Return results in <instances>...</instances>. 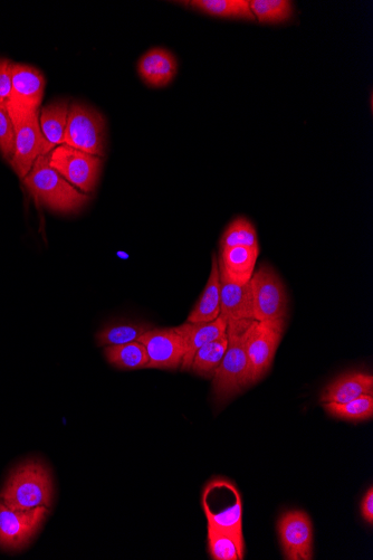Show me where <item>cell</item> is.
Wrapping results in <instances>:
<instances>
[{"mask_svg":"<svg viewBox=\"0 0 373 560\" xmlns=\"http://www.w3.org/2000/svg\"><path fill=\"white\" fill-rule=\"evenodd\" d=\"M105 140H107V123L101 113L85 104L72 103L64 145L103 158Z\"/></svg>","mask_w":373,"mask_h":560,"instance_id":"5","label":"cell"},{"mask_svg":"<svg viewBox=\"0 0 373 560\" xmlns=\"http://www.w3.org/2000/svg\"><path fill=\"white\" fill-rule=\"evenodd\" d=\"M53 500V480L46 465L38 460L25 461L8 477L0 492V501L16 510L50 508Z\"/></svg>","mask_w":373,"mask_h":560,"instance_id":"2","label":"cell"},{"mask_svg":"<svg viewBox=\"0 0 373 560\" xmlns=\"http://www.w3.org/2000/svg\"><path fill=\"white\" fill-rule=\"evenodd\" d=\"M324 411L334 419L352 423L369 421L373 417V395H363L348 403H324Z\"/></svg>","mask_w":373,"mask_h":560,"instance_id":"25","label":"cell"},{"mask_svg":"<svg viewBox=\"0 0 373 560\" xmlns=\"http://www.w3.org/2000/svg\"><path fill=\"white\" fill-rule=\"evenodd\" d=\"M15 129L7 104L0 103V154L11 161L14 154Z\"/></svg>","mask_w":373,"mask_h":560,"instance_id":"29","label":"cell"},{"mask_svg":"<svg viewBox=\"0 0 373 560\" xmlns=\"http://www.w3.org/2000/svg\"><path fill=\"white\" fill-rule=\"evenodd\" d=\"M276 528L286 560L313 559V522L305 511L290 510L284 512L277 521Z\"/></svg>","mask_w":373,"mask_h":560,"instance_id":"12","label":"cell"},{"mask_svg":"<svg viewBox=\"0 0 373 560\" xmlns=\"http://www.w3.org/2000/svg\"><path fill=\"white\" fill-rule=\"evenodd\" d=\"M202 502L208 524L231 534L245 547L243 499L235 484L226 478L213 479L204 489Z\"/></svg>","mask_w":373,"mask_h":560,"instance_id":"4","label":"cell"},{"mask_svg":"<svg viewBox=\"0 0 373 560\" xmlns=\"http://www.w3.org/2000/svg\"><path fill=\"white\" fill-rule=\"evenodd\" d=\"M208 552L215 560H243L245 547L231 534L208 524Z\"/></svg>","mask_w":373,"mask_h":560,"instance_id":"26","label":"cell"},{"mask_svg":"<svg viewBox=\"0 0 373 560\" xmlns=\"http://www.w3.org/2000/svg\"><path fill=\"white\" fill-rule=\"evenodd\" d=\"M253 320L228 321V347L213 377V395L217 404H226L253 385L246 341Z\"/></svg>","mask_w":373,"mask_h":560,"instance_id":"1","label":"cell"},{"mask_svg":"<svg viewBox=\"0 0 373 560\" xmlns=\"http://www.w3.org/2000/svg\"><path fill=\"white\" fill-rule=\"evenodd\" d=\"M180 4L213 17L255 21L248 0H190V2H180Z\"/></svg>","mask_w":373,"mask_h":560,"instance_id":"20","label":"cell"},{"mask_svg":"<svg viewBox=\"0 0 373 560\" xmlns=\"http://www.w3.org/2000/svg\"><path fill=\"white\" fill-rule=\"evenodd\" d=\"M52 168L79 191L91 193L97 186L102 158L84 153L68 145H60L49 155Z\"/></svg>","mask_w":373,"mask_h":560,"instance_id":"9","label":"cell"},{"mask_svg":"<svg viewBox=\"0 0 373 560\" xmlns=\"http://www.w3.org/2000/svg\"><path fill=\"white\" fill-rule=\"evenodd\" d=\"M137 341L147 349L149 363L146 368L177 370L183 364L185 343L177 327L152 328Z\"/></svg>","mask_w":373,"mask_h":560,"instance_id":"13","label":"cell"},{"mask_svg":"<svg viewBox=\"0 0 373 560\" xmlns=\"http://www.w3.org/2000/svg\"><path fill=\"white\" fill-rule=\"evenodd\" d=\"M260 255L258 248H235L219 249L218 269L221 278L236 284H245L251 281L255 265Z\"/></svg>","mask_w":373,"mask_h":560,"instance_id":"14","label":"cell"},{"mask_svg":"<svg viewBox=\"0 0 373 560\" xmlns=\"http://www.w3.org/2000/svg\"><path fill=\"white\" fill-rule=\"evenodd\" d=\"M228 321L219 316L210 322H186V324L177 327L181 337L185 343V356L181 369L190 370L193 365L197 351L222 335L225 334Z\"/></svg>","mask_w":373,"mask_h":560,"instance_id":"16","label":"cell"},{"mask_svg":"<svg viewBox=\"0 0 373 560\" xmlns=\"http://www.w3.org/2000/svg\"><path fill=\"white\" fill-rule=\"evenodd\" d=\"M285 319L256 321L248 329L246 350L250 359L253 385L260 382L273 365L284 335Z\"/></svg>","mask_w":373,"mask_h":560,"instance_id":"8","label":"cell"},{"mask_svg":"<svg viewBox=\"0 0 373 560\" xmlns=\"http://www.w3.org/2000/svg\"><path fill=\"white\" fill-rule=\"evenodd\" d=\"M49 508L16 510L0 501V548L19 552L31 543L49 515Z\"/></svg>","mask_w":373,"mask_h":560,"instance_id":"10","label":"cell"},{"mask_svg":"<svg viewBox=\"0 0 373 560\" xmlns=\"http://www.w3.org/2000/svg\"><path fill=\"white\" fill-rule=\"evenodd\" d=\"M255 21L262 24H282L294 15V5L290 0H252L250 2Z\"/></svg>","mask_w":373,"mask_h":560,"instance_id":"27","label":"cell"},{"mask_svg":"<svg viewBox=\"0 0 373 560\" xmlns=\"http://www.w3.org/2000/svg\"><path fill=\"white\" fill-rule=\"evenodd\" d=\"M254 320L285 319L288 315L289 297L280 275L270 264H262L250 281Z\"/></svg>","mask_w":373,"mask_h":560,"instance_id":"7","label":"cell"},{"mask_svg":"<svg viewBox=\"0 0 373 560\" xmlns=\"http://www.w3.org/2000/svg\"><path fill=\"white\" fill-rule=\"evenodd\" d=\"M228 347L226 332L221 337L210 341L200 348L194 358L190 370L206 379H213L217 368L221 365Z\"/></svg>","mask_w":373,"mask_h":560,"instance_id":"24","label":"cell"},{"mask_svg":"<svg viewBox=\"0 0 373 560\" xmlns=\"http://www.w3.org/2000/svg\"><path fill=\"white\" fill-rule=\"evenodd\" d=\"M178 71L176 56L162 47L143 54L138 62V73L151 88H164L175 79Z\"/></svg>","mask_w":373,"mask_h":560,"instance_id":"15","label":"cell"},{"mask_svg":"<svg viewBox=\"0 0 373 560\" xmlns=\"http://www.w3.org/2000/svg\"><path fill=\"white\" fill-rule=\"evenodd\" d=\"M361 515L363 520L373 525V488L370 487L361 501Z\"/></svg>","mask_w":373,"mask_h":560,"instance_id":"31","label":"cell"},{"mask_svg":"<svg viewBox=\"0 0 373 560\" xmlns=\"http://www.w3.org/2000/svg\"><path fill=\"white\" fill-rule=\"evenodd\" d=\"M70 106L66 101H57L46 106L40 115L43 135L56 148L64 144L66 126H68Z\"/></svg>","mask_w":373,"mask_h":560,"instance_id":"21","label":"cell"},{"mask_svg":"<svg viewBox=\"0 0 373 560\" xmlns=\"http://www.w3.org/2000/svg\"><path fill=\"white\" fill-rule=\"evenodd\" d=\"M23 183L38 203L54 212H78L89 201L88 195L81 193L51 167L49 155L36 160Z\"/></svg>","mask_w":373,"mask_h":560,"instance_id":"3","label":"cell"},{"mask_svg":"<svg viewBox=\"0 0 373 560\" xmlns=\"http://www.w3.org/2000/svg\"><path fill=\"white\" fill-rule=\"evenodd\" d=\"M153 327L147 322L123 321L105 326L98 332L97 343L100 347L119 346L137 341Z\"/></svg>","mask_w":373,"mask_h":560,"instance_id":"22","label":"cell"},{"mask_svg":"<svg viewBox=\"0 0 373 560\" xmlns=\"http://www.w3.org/2000/svg\"><path fill=\"white\" fill-rule=\"evenodd\" d=\"M221 316L227 321L254 320L251 283L236 284L221 278Z\"/></svg>","mask_w":373,"mask_h":560,"instance_id":"18","label":"cell"},{"mask_svg":"<svg viewBox=\"0 0 373 560\" xmlns=\"http://www.w3.org/2000/svg\"><path fill=\"white\" fill-rule=\"evenodd\" d=\"M15 129L14 154L9 161L19 178L30 174L36 160L52 153L54 147L43 135L40 126V111L31 115L12 118Z\"/></svg>","mask_w":373,"mask_h":560,"instance_id":"6","label":"cell"},{"mask_svg":"<svg viewBox=\"0 0 373 560\" xmlns=\"http://www.w3.org/2000/svg\"><path fill=\"white\" fill-rule=\"evenodd\" d=\"M258 248V236L253 223L246 217H237L227 226V229L219 241V249L235 248Z\"/></svg>","mask_w":373,"mask_h":560,"instance_id":"28","label":"cell"},{"mask_svg":"<svg viewBox=\"0 0 373 560\" xmlns=\"http://www.w3.org/2000/svg\"><path fill=\"white\" fill-rule=\"evenodd\" d=\"M363 395H373V376L366 372H348L325 386L321 403H348Z\"/></svg>","mask_w":373,"mask_h":560,"instance_id":"17","label":"cell"},{"mask_svg":"<svg viewBox=\"0 0 373 560\" xmlns=\"http://www.w3.org/2000/svg\"><path fill=\"white\" fill-rule=\"evenodd\" d=\"M221 275H219L217 256L213 255L212 271L195 307L188 316V322H210L221 316Z\"/></svg>","mask_w":373,"mask_h":560,"instance_id":"19","label":"cell"},{"mask_svg":"<svg viewBox=\"0 0 373 560\" xmlns=\"http://www.w3.org/2000/svg\"><path fill=\"white\" fill-rule=\"evenodd\" d=\"M12 62L0 59V103L7 104L12 92Z\"/></svg>","mask_w":373,"mask_h":560,"instance_id":"30","label":"cell"},{"mask_svg":"<svg viewBox=\"0 0 373 560\" xmlns=\"http://www.w3.org/2000/svg\"><path fill=\"white\" fill-rule=\"evenodd\" d=\"M104 356L112 366L122 370L146 368L149 363L147 349L139 341L109 346L104 349Z\"/></svg>","mask_w":373,"mask_h":560,"instance_id":"23","label":"cell"},{"mask_svg":"<svg viewBox=\"0 0 373 560\" xmlns=\"http://www.w3.org/2000/svg\"><path fill=\"white\" fill-rule=\"evenodd\" d=\"M44 90L45 78L40 70L31 65L13 63L12 92L7 102L11 118L40 111Z\"/></svg>","mask_w":373,"mask_h":560,"instance_id":"11","label":"cell"}]
</instances>
